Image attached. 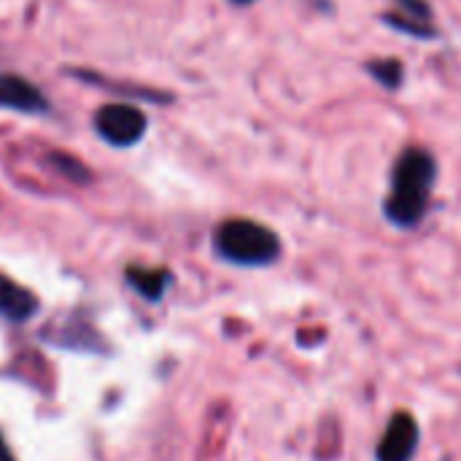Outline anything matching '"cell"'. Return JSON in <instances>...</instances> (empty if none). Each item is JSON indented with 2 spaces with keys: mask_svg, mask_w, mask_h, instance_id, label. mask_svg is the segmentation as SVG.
<instances>
[{
  "mask_svg": "<svg viewBox=\"0 0 461 461\" xmlns=\"http://www.w3.org/2000/svg\"><path fill=\"white\" fill-rule=\"evenodd\" d=\"M127 278H130V284H132L143 297H149V300H159L170 276H167V273H162V270H138V267H132V270L127 273Z\"/></svg>",
  "mask_w": 461,
  "mask_h": 461,
  "instance_id": "8",
  "label": "cell"
},
{
  "mask_svg": "<svg viewBox=\"0 0 461 461\" xmlns=\"http://www.w3.org/2000/svg\"><path fill=\"white\" fill-rule=\"evenodd\" d=\"M367 73L386 89H400L402 86V78H405V65L402 59L397 57H386V59H370L367 65Z\"/></svg>",
  "mask_w": 461,
  "mask_h": 461,
  "instance_id": "7",
  "label": "cell"
},
{
  "mask_svg": "<svg viewBox=\"0 0 461 461\" xmlns=\"http://www.w3.org/2000/svg\"><path fill=\"white\" fill-rule=\"evenodd\" d=\"M419 448V424L411 413H394L375 456L378 461H411Z\"/></svg>",
  "mask_w": 461,
  "mask_h": 461,
  "instance_id": "4",
  "label": "cell"
},
{
  "mask_svg": "<svg viewBox=\"0 0 461 461\" xmlns=\"http://www.w3.org/2000/svg\"><path fill=\"white\" fill-rule=\"evenodd\" d=\"M384 22H386L389 27H394L397 32H405V35L419 38V41H432V38H438V27H435V24L416 22V19H411V16L400 14V11H389V14H384Z\"/></svg>",
  "mask_w": 461,
  "mask_h": 461,
  "instance_id": "9",
  "label": "cell"
},
{
  "mask_svg": "<svg viewBox=\"0 0 461 461\" xmlns=\"http://www.w3.org/2000/svg\"><path fill=\"white\" fill-rule=\"evenodd\" d=\"M35 305L38 303L27 289L16 286L11 278L0 276V313L3 316H8L14 321H22V319H30L35 313Z\"/></svg>",
  "mask_w": 461,
  "mask_h": 461,
  "instance_id": "6",
  "label": "cell"
},
{
  "mask_svg": "<svg viewBox=\"0 0 461 461\" xmlns=\"http://www.w3.org/2000/svg\"><path fill=\"white\" fill-rule=\"evenodd\" d=\"M232 3H238V5H249V3H254V0H232Z\"/></svg>",
  "mask_w": 461,
  "mask_h": 461,
  "instance_id": "12",
  "label": "cell"
},
{
  "mask_svg": "<svg viewBox=\"0 0 461 461\" xmlns=\"http://www.w3.org/2000/svg\"><path fill=\"white\" fill-rule=\"evenodd\" d=\"M0 108H11L19 113H43L49 111V100L27 78L0 76Z\"/></svg>",
  "mask_w": 461,
  "mask_h": 461,
  "instance_id": "5",
  "label": "cell"
},
{
  "mask_svg": "<svg viewBox=\"0 0 461 461\" xmlns=\"http://www.w3.org/2000/svg\"><path fill=\"white\" fill-rule=\"evenodd\" d=\"M95 127H97L100 138H105L111 146H132L146 132V116L135 105L111 103V105H103L97 111Z\"/></svg>",
  "mask_w": 461,
  "mask_h": 461,
  "instance_id": "3",
  "label": "cell"
},
{
  "mask_svg": "<svg viewBox=\"0 0 461 461\" xmlns=\"http://www.w3.org/2000/svg\"><path fill=\"white\" fill-rule=\"evenodd\" d=\"M438 181V162L427 149L411 146L400 154L392 170L389 197L384 213L394 227L413 230L424 221Z\"/></svg>",
  "mask_w": 461,
  "mask_h": 461,
  "instance_id": "1",
  "label": "cell"
},
{
  "mask_svg": "<svg viewBox=\"0 0 461 461\" xmlns=\"http://www.w3.org/2000/svg\"><path fill=\"white\" fill-rule=\"evenodd\" d=\"M213 246L221 259L240 267H267L281 259L278 235L270 227L251 219L224 221L213 235Z\"/></svg>",
  "mask_w": 461,
  "mask_h": 461,
  "instance_id": "2",
  "label": "cell"
},
{
  "mask_svg": "<svg viewBox=\"0 0 461 461\" xmlns=\"http://www.w3.org/2000/svg\"><path fill=\"white\" fill-rule=\"evenodd\" d=\"M394 8L416 22H424V24H432V8L427 0H394Z\"/></svg>",
  "mask_w": 461,
  "mask_h": 461,
  "instance_id": "10",
  "label": "cell"
},
{
  "mask_svg": "<svg viewBox=\"0 0 461 461\" xmlns=\"http://www.w3.org/2000/svg\"><path fill=\"white\" fill-rule=\"evenodd\" d=\"M0 461H14L11 451H8V446L3 443V438H0Z\"/></svg>",
  "mask_w": 461,
  "mask_h": 461,
  "instance_id": "11",
  "label": "cell"
}]
</instances>
